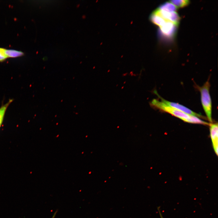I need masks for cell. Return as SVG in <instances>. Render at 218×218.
Here are the masks:
<instances>
[{
	"label": "cell",
	"mask_w": 218,
	"mask_h": 218,
	"mask_svg": "<svg viewBox=\"0 0 218 218\" xmlns=\"http://www.w3.org/2000/svg\"><path fill=\"white\" fill-rule=\"evenodd\" d=\"M5 53L8 58L17 57L21 56L24 54L21 51L11 49H5Z\"/></svg>",
	"instance_id": "cell-8"
},
{
	"label": "cell",
	"mask_w": 218,
	"mask_h": 218,
	"mask_svg": "<svg viewBox=\"0 0 218 218\" xmlns=\"http://www.w3.org/2000/svg\"><path fill=\"white\" fill-rule=\"evenodd\" d=\"M154 92L161 99V101L165 103L166 104L189 115L194 116L197 117H199L200 118H204V117L201 114L195 112L189 109L182 105L177 103L170 102L165 100L161 97L160 96L157 94V91L156 90L154 91Z\"/></svg>",
	"instance_id": "cell-4"
},
{
	"label": "cell",
	"mask_w": 218,
	"mask_h": 218,
	"mask_svg": "<svg viewBox=\"0 0 218 218\" xmlns=\"http://www.w3.org/2000/svg\"><path fill=\"white\" fill-rule=\"evenodd\" d=\"M210 86L209 81L208 80L199 90L201 94L202 104L209 121L212 122V102L210 94Z\"/></svg>",
	"instance_id": "cell-2"
},
{
	"label": "cell",
	"mask_w": 218,
	"mask_h": 218,
	"mask_svg": "<svg viewBox=\"0 0 218 218\" xmlns=\"http://www.w3.org/2000/svg\"><path fill=\"white\" fill-rule=\"evenodd\" d=\"M56 213V212L54 213V214L53 215V216H52V218H54V217L55 216Z\"/></svg>",
	"instance_id": "cell-13"
},
{
	"label": "cell",
	"mask_w": 218,
	"mask_h": 218,
	"mask_svg": "<svg viewBox=\"0 0 218 218\" xmlns=\"http://www.w3.org/2000/svg\"><path fill=\"white\" fill-rule=\"evenodd\" d=\"M210 136L214 150L217 155L218 150V130L217 123L210 124Z\"/></svg>",
	"instance_id": "cell-5"
},
{
	"label": "cell",
	"mask_w": 218,
	"mask_h": 218,
	"mask_svg": "<svg viewBox=\"0 0 218 218\" xmlns=\"http://www.w3.org/2000/svg\"><path fill=\"white\" fill-rule=\"evenodd\" d=\"M158 209L159 213V214H160V215L161 218H163V216H162V214H161L160 211V210L159 209V208H158Z\"/></svg>",
	"instance_id": "cell-12"
},
{
	"label": "cell",
	"mask_w": 218,
	"mask_h": 218,
	"mask_svg": "<svg viewBox=\"0 0 218 218\" xmlns=\"http://www.w3.org/2000/svg\"><path fill=\"white\" fill-rule=\"evenodd\" d=\"M150 104L152 106L170 114L185 122L190 123L191 120L193 115L185 113L156 99H153L150 103Z\"/></svg>",
	"instance_id": "cell-1"
},
{
	"label": "cell",
	"mask_w": 218,
	"mask_h": 218,
	"mask_svg": "<svg viewBox=\"0 0 218 218\" xmlns=\"http://www.w3.org/2000/svg\"><path fill=\"white\" fill-rule=\"evenodd\" d=\"M177 7H183L188 5L189 1L187 0H171L169 1Z\"/></svg>",
	"instance_id": "cell-10"
},
{
	"label": "cell",
	"mask_w": 218,
	"mask_h": 218,
	"mask_svg": "<svg viewBox=\"0 0 218 218\" xmlns=\"http://www.w3.org/2000/svg\"><path fill=\"white\" fill-rule=\"evenodd\" d=\"M177 26L170 21H167L160 27V31L165 35L171 36L174 35Z\"/></svg>",
	"instance_id": "cell-6"
},
{
	"label": "cell",
	"mask_w": 218,
	"mask_h": 218,
	"mask_svg": "<svg viewBox=\"0 0 218 218\" xmlns=\"http://www.w3.org/2000/svg\"><path fill=\"white\" fill-rule=\"evenodd\" d=\"M5 49L0 48V61L5 60L8 57L5 53Z\"/></svg>",
	"instance_id": "cell-11"
},
{
	"label": "cell",
	"mask_w": 218,
	"mask_h": 218,
	"mask_svg": "<svg viewBox=\"0 0 218 218\" xmlns=\"http://www.w3.org/2000/svg\"><path fill=\"white\" fill-rule=\"evenodd\" d=\"M153 13L171 22L177 26L179 24L180 17L176 11L168 12L158 8Z\"/></svg>",
	"instance_id": "cell-3"
},
{
	"label": "cell",
	"mask_w": 218,
	"mask_h": 218,
	"mask_svg": "<svg viewBox=\"0 0 218 218\" xmlns=\"http://www.w3.org/2000/svg\"><path fill=\"white\" fill-rule=\"evenodd\" d=\"M12 101V100H9L7 103L0 108V127L2 123L6 109Z\"/></svg>",
	"instance_id": "cell-9"
},
{
	"label": "cell",
	"mask_w": 218,
	"mask_h": 218,
	"mask_svg": "<svg viewBox=\"0 0 218 218\" xmlns=\"http://www.w3.org/2000/svg\"><path fill=\"white\" fill-rule=\"evenodd\" d=\"M160 9L168 12L176 11L177 8L170 2H165L159 8Z\"/></svg>",
	"instance_id": "cell-7"
}]
</instances>
